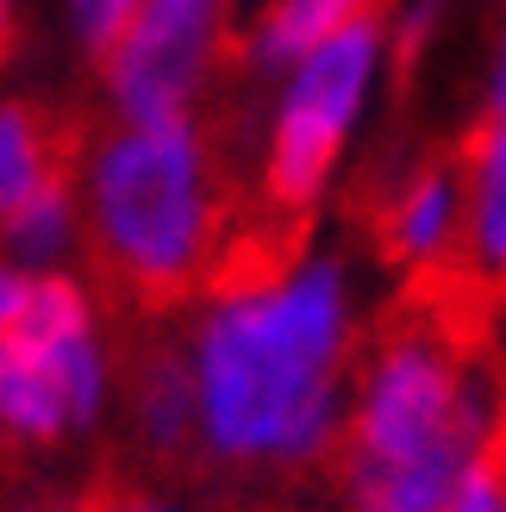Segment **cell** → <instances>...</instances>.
Returning <instances> with one entry per match:
<instances>
[{"mask_svg":"<svg viewBox=\"0 0 506 512\" xmlns=\"http://www.w3.org/2000/svg\"><path fill=\"white\" fill-rule=\"evenodd\" d=\"M100 400V363L88 344V300L57 275L19 281L0 319V425L32 444L63 438Z\"/></svg>","mask_w":506,"mask_h":512,"instance_id":"3957f363","label":"cell"},{"mask_svg":"<svg viewBox=\"0 0 506 512\" xmlns=\"http://www.w3.org/2000/svg\"><path fill=\"white\" fill-rule=\"evenodd\" d=\"M463 169V263L488 275L506 313V119H475L457 144Z\"/></svg>","mask_w":506,"mask_h":512,"instance_id":"52a82bcc","label":"cell"},{"mask_svg":"<svg viewBox=\"0 0 506 512\" xmlns=\"http://www.w3.org/2000/svg\"><path fill=\"white\" fill-rule=\"evenodd\" d=\"M7 57H13V7L0 0V63H7Z\"/></svg>","mask_w":506,"mask_h":512,"instance_id":"4fadbf2b","label":"cell"},{"mask_svg":"<svg viewBox=\"0 0 506 512\" xmlns=\"http://www.w3.org/2000/svg\"><path fill=\"white\" fill-rule=\"evenodd\" d=\"M82 125L50 107H0V219H13L32 194L75 182Z\"/></svg>","mask_w":506,"mask_h":512,"instance_id":"ba28073f","label":"cell"},{"mask_svg":"<svg viewBox=\"0 0 506 512\" xmlns=\"http://www.w3.org/2000/svg\"><path fill=\"white\" fill-rule=\"evenodd\" d=\"M375 25L382 19H363L350 32H338L294 75L282 119H275V138H269V169H263L269 207H313L325 169H332L350 119H357V100H363L369 63H375Z\"/></svg>","mask_w":506,"mask_h":512,"instance_id":"277c9868","label":"cell"},{"mask_svg":"<svg viewBox=\"0 0 506 512\" xmlns=\"http://www.w3.org/2000/svg\"><path fill=\"white\" fill-rule=\"evenodd\" d=\"M194 381L182 369V356H175L157 325H144V338L132 350V406H138V425L144 438L157 444L163 456H182L188 450V431H194Z\"/></svg>","mask_w":506,"mask_h":512,"instance_id":"9c48e42d","label":"cell"},{"mask_svg":"<svg viewBox=\"0 0 506 512\" xmlns=\"http://www.w3.org/2000/svg\"><path fill=\"white\" fill-rule=\"evenodd\" d=\"M388 0H275L263 32H257V57L263 63H294V57H313L319 44H332L338 32L363 19H382Z\"/></svg>","mask_w":506,"mask_h":512,"instance_id":"30bf717a","label":"cell"},{"mask_svg":"<svg viewBox=\"0 0 506 512\" xmlns=\"http://www.w3.org/2000/svg\"><path fill=\"white\" fill-rule=\"evenodd\" d=\"M344 350L338 269L269 300H232L200 331V419L225 456H313Z\"/></svg>","mask_w":506,"mask_h":512,"instance_id":"7a4b0ae2","label":"cell"},{"mask_svg":"<svg viewBox=\"0 0 506 512\" xmlns=\"http://www.w3.org/2000/svg\"><path fill=\"white\" fill-rule=\"evenodd\" d=\"M350 213L363 219V232L375 256L394 269H419L438 256L463 263V169L457 144L425 150L388 182H369L363 194H350Z\"/></svg>","mask_w":506,"mask_h":512,"instance_id":"8992f818","label":"cell"},{"mask_svg":"<svg viewBox=\"0 0 506 512\" xmlns=\"http://www.w3.org/2000/svg\"><path fill=\"white\" fill-rule=\"evenodd\" d=\"M225 0H144L125 38L107 50L113 100L132 125H169L188 119V94L207 75L213 38H219Z\"/></svg>","mask_w":506,"mask_h":512,"instance_id":"5b68a950","label":"cell"},{"mask_svg":"<svg viewBox=\"0 0 506 512\" xmlns=\"http://www.w3.org/2000/svg\"><path fill=\"white\" fill-rule=\"evenodd\" d=\"M69 194H75V182L32 194L13 219H0V238H7L13 250H25V256H57V244L69 232Z\"/></svg>","mask_w":506,"mask_h":512,"instance_id":"8fae6325","label":"cell"},{"mask_svg":"<svg viewBox=\"0 0 506 512\" xmlns=\"http://www.w3.org/2000/svg\"><path fill=\"white\" fill-rule=\"evenodd\" d=\"M13 300H19V281H13L7 269H0V319H7V313H13Z\"/></svg>","mask_w":506,"mask_h":512,"instance_id":"5bb4252c","label":"cell"},{"mask_svg":"<svg viewBox=\"0 0 506 512\" xmlns=\"http://www.w3.org/2000/svg\"><path fill=\"white\" fill-rule=\"evenodd\" d=\"M232 200L219 194L188 119L132 125L107 144L94 175V281L119 319L163 325L188 300L207 294V269L232 225Z\"/></svg>","mask_w":506,"mask_h":512,"instance_id":"6da1fadb","label":"cell"},{"mask_svg":"<svg viewBox=\"0 0 506 512\" xmlns=\"http://www.w3.org/2000/svg\"><path fill=\"white\" fill-rule=\"evenodd\" d=\"M75 7H82V32L94 44V57H107V50L125 38V25L138 19L144 0H75Z\"/></svg>","mask_w":506,"mask_h":512,"instance_id":"7c38bea8","label":"cell"}]
</instances>
